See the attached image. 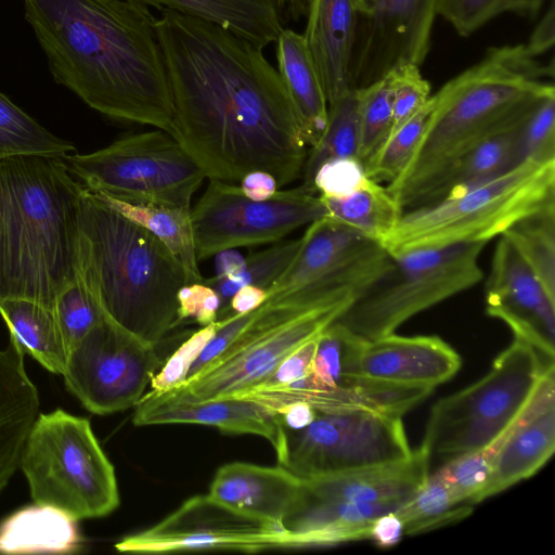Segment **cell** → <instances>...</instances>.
I'll list each match as a JSON object with an SVG mask.
<instances>
[{
  "label": "cell",
  "mask_w": 555,
  "mask_h": 555,
  "mask_svg": "<svg viewBox=\"0 0 555 555\" xmlns=\"http://www.w3.org/2000/svg\"><path fill=\"white\" fill-rule=\"evenodd\" d=\"M555 199V160H525L507 172L433 204L403 211L383 246L412 249L488 243Z\"/></svg>",
  "instance_id": "8992f818"
},
{
  "label": "cell",
  "mask_w": 555,
  "mask_h": 555,
  "mask_svg": "<svg viewBox=\"0 0 555 555\" xmlns=\"http://www.w3.org/2000/svg\"><path fill=\"white\" fill-rule=\"evenodd\" d=\"M555 42V15L554 4L551 2L544 15L539 20L532 30L528 42L525 46L526 51L533 57H537L550 51Z\"/></svg>",
  "instance_id": "816d5d0a"
},
{
  "label": "cell",
  "mask_w": 555,
  "mask_h": 555,
  "mask_svg": "<svg viewBox=\"0 0 555 555\" xmlns=\"http://www.w3.org/2000/svg\"><path fill=\"white\" fill-rule=\"evenodd\" d=\"M218 327L219 321L217 320L202 326L186 338L153 376L150 383L151 391L162 393L183 385L193 363L214 337Z\"/></svg>",
  "instance_id": "ee69618b"
},
{
  "label": "cell",
  "mask_w": 555,
  "mask_h": 555,
  "mask_svg": "<svg viewBox=\"0 0 555 555\" xmlns=\"http://www.w3.org/2000/svg\"><path fill=\"white\" fill-rule=\"evenodd\" d=\"M438 0H376L360 15L351 67L359 89L404 64L421 66L430 50Z\"/></svg>",
  "instance_id": "e0dca14e"
},
{
  "label": "cell",
  "mask_w": 555,
  "mask_h": 555,
  "mask_svg": "<svg viewBox=\"0 0 555 555\" xmlns=\"http://www.w3.org/2000/svg\"><path fill=\"white\" fill-rule=\"evenodd\" d=\"M360 143L358 157L364 164L376 153L392 130L391 79L387 74L359 88Z\"/></svg>",
  "instance_id": "f35d334b"
},
{
  "label": "cell",
  "mask_w": 555,
  "mask_h": 555,
  "mask_svg": "<svg viewBox=\"0 0 555 555\" xmlns=\"http://www.w3.org/2000/svg\"><path fill=\"white\" fill-rule=\"evenodd\" d=\"M53 79L114 119L171 132L173 103L149 7L128 0H23Z\"/></svg>",
  "instance_id": "7a4b0ae2"
},
{
  "label": "cell",
  "mask_w": 555,
  "mask_h": 555,
  "mask_svg": "<svg viewBox=\"0 0 555 555\" xmlns=\"http://www.w3.org/2000/svg\"><path fill=\"white\" fill-rule=\"evenodd\" d=\"M75 146L57 138L0 91V159L21 155L64 157Z\"/></svg>",
  "instance_id": "e575fe53"
},
{
  "label": "cell",
  "mask_w": 555,
  "mask_h": 555,
  "mask_svg": "<svg viewBox=\"0 0 555 555\" xmlns=\"http://www.w3.org/2000/svg\"><path fill=\"white\" fill-rule=\"evenodd\" d=\"M431 108L430 96L420 111L389 134L364 164L367 178L388 185L404 172L421 144Z\"/></svg>",
  "instance_id": "74e56055"
},
{
  "label": "cell",
  "mask_w": 555,
  "mask_h": 555,
  "mask_svg": "<svg viewBox=\"0 0 555 555\" xmlns=\"http://www.w3.org/2000/svg\"><path fill=\"white\" fill-rule=\"evenodd\" d=\"M310 0H275L281 17L299 21L306 17Z\"/></svg>",
  "instance_id": "6f0895ef"
},
{
  "label": "cell",
  "mask_w": 555,
  "mask_h": 555,
  "mask_svg": "<svg viewBox=\"0 0 555 555\" xmlns=\"http://www.w3.org/2000/svg\"><path fill=\"white\" fill-rule=\"evenodd\" d=\"M283 547L293 545L282 525L235 511L209 494L190 498L158 524L115 544L118 552L143 554Z\"/></svg>",
  "instance_id": "2e32d148"
},
{
  "label": "cell",
  "mask_w": 555,
  "mask_h": 555,
  "mask_svg": "<svg viewBox=\"0 0 555 555\" xmlns=\"http://www.w3.org/2000/svg\"><path fill=\"white\" fill-rule=\"evenodd\" d=\"M0 315L9 328L10 338L25 353L51 373L64 374L68 351L53 308L29 299L13 298L0 304Z\"/></svg>",
  "instance_id": "f546056e"
},
{
  "label": "cell",
  "mask_w": 555,
  "mask_h": 555,
  "mask_svg": "<svg viewBox=\"0 0 555 555\" xmlns=\"http://www.w3.org/2000/svg\"><path fill=\"white\" fill-rule=\"evenodd\" d=\"M553 366L514 337L483 377L434 404L421 447L430 459H452L489 446L516 420Z\"/></svg>",
  "instance_id": "30bf717a"
},
{
  "label": "cell",
  "mask_w": 555,
  "mask_h": 555,
  "mask_svg": "<svg viewBox=\"0 0 555 555\" xmlns=\"http://www.w3.org/2000/svg\"><path fill=\"white\" fill-rule=\"evenodd\" d=\"M74 177L90 192L128 203L191 209L206 175L167 131L122 137L88 154L64 157Z\"/></svg>",
  "instance_id": "8fae6325"
},
{
  "label": "cell",
  "mask_w": 555,
  "mask_h": 555,
  "mask_svg": "<svg viewBox=\"0 0 555 555\" xmlns=\"http://www.w3.org/2000/svg\"><path fill=\"white\" fill-rule=\"evenodd\" d=\"M359 91L352 89L328 105L325 128L319 140L309 147L300 186L313 192V176L327 160L343 157L359 159Z\"/></svg>",
  "instance_id": "d6a6232c"
},
{
  "label": "cell",
  "mask_w": 555,
  "mask_h": 555,
  "mask_svg": "<svg viewBox=\"0 0 555 555\" xmlns=\"http://www.w3.org/2000/svg\"><path fill=\"white\" fill-rule=\"evenodd\" d=\"M53 311L68 354L105 319L94 298L78 280L57 296Z\"/></svg>",
  "instance_id": "60d3db41"
},
{
  "label": "cell",
  "mask_w": 555,
  "mask_h": 555,
  "mask_svg": "<svg viewBox=\"0 0 555 555\" xmlns=\"http://www.w3.org/2000/svg\"><path fill=\"white\" fill-rule=\"evenodd\" d=\"M388 74L391 79L392 132L426 104L431 96V88L415 64L398 66Z\"/></svg>",
  "instance_id": "f6af8a7d"
},
{
  "label": "cell",
  "mask_w": 555,
  "mask_h": 555,
  "mask_svg": "<svg viewBox=\"0 0 555 555\" xmlns=\"http://www.w3.org/2000/svg\"><path fill=\"white\" fill-rule=\"evenodd\" d=\"M545 0H528L529 4V17L533 18L540 12L543 7Z\"/></svg>",
  "instance_id": "91938a15"
},
{
  "label": "cell",
  "mask_w": 555,
  "mask_h": 555,
  "mask_svg": "<svg viewBox=\"0 0 555 555\" xmlns=\"http://www.w3.org/2000/svg\"><path fill=\"white\" fill-rule=\"evenodd\" d=\"M101 197L156 236L182 264L188 283L203 281L195 250L191 209Z\"/></svg>",
  "instance_id": "1f68e13d"
},
{
  "label": "cell",
  "mask_w": 555,
  "mask_h": 555,
  "mask_svg": "<svg viewBox=\"0 0 555 555\" xmlns=\"http://www.w3.org/2000/svg\"><path fill=\"white\" fill-rule=\"evenodd\" d=\"M301 479L286 468L233 462L215 474L209 495L241 513L282 525Z\"/></svg>",
  "instance_id": "d4e9b609"
},
{
  "label": "cell",
  "mask_w": 555,
  "mask_h": 555,
  "mask_svg": "<svg viewBox=\"0 0 555 555\" xmlns=\"http://www.w3.org/2000/svg\"><path fill=\"white\" fill-rule=\"evenodd\" d=\"M469 504L456 501L449 487L434 473L395 513L404 525V534L413 535L466 517Z\"/></svg>",
  "instance_id": "d590c367"
},
{
  "label": "cell",
  "mask_w": 555,
  "mask_h": 555,
  "mask_svg": "<svg viewBox=\"0 0 555 555\" xmlns=\"http://www.w3.org/2000/svg\"><path fill=\"white\" fill-rule=\"evenodd\" d=\"M346 333L343 379L357 376L435 388L461 367L460 354L438 336L392 333L365 340Z\"/></svg>",
  "instance_id": "d6986e66"
},
{
  "label": "cell",
  "mask_w": 555,
  "mask_h": 555,
  "mask_svg": "<svg viewBox=\"0 0 555 555\" xmlns=\"http://www.w3.org/2000/svg\"><path fill=\"white\" fill-rule=\"evenodd\" d=\"M306 17L302 36L330 105L352 90L360 12L356 0H310Z\"/></svg>",
  "instance_id": "7402d4cb"
},
{
  "label": "cell",
  "mask_w": 555,
  "mask_h": 555,
  "mask_svg": "<svg viewBox=\"0 0 555 555\" xmlns=\"http://www.w3.org/2000/svg\"><path fill=\"white\" fill-rule=\"evenodd\" d=\"M486 244L417 248L391 256L390 267L334 323L365 340L395 333L414 315L478 284Z\"/></svg>",
  "instance_id": "9c48e42d"
},
{
  "label": "cell",
  "mask_w": 555,
  "mask_h": 555,
  "mask_svg": "<svg viewBox=\"0 0 555 555\" xmlns=\"http://www.w3.org/2000/svg\"><path fill=\"white\" fill-rule=\"evenodd\" d=\"M524 159L555 160V92L541 99L519 127Z\"/></svg>",
  "instance_id": "7bdbcfd3"
},
{
  "label": "cell",
  "mask_w": 555,
  "mask_h": 555,
  "mask_svg": "<svg viewBox=\"0 0 555 555\" xmlns=\"http://www.w3.org/2000/svg\"><path fill=\"white\" fill-rule=\"evenodd\" d=\"M320 197L326 216L382 244L403 214L387 186L370 178L345 196Z\"/></svg>",
  "instance_id": "4dcf8cb0"
},
{
  "label": "cell",
  "mask_w": 555,
  "mask_h": 555,
  "mask_svg": "<svg viewBox=\"0 0 555 555\" xmlns=\"http://www.w3.org/2000/svg\"><path fill=\"white\" fill-rule=\"evenodd\" d=\"M238 186L243 194L253 201L269 199L279 191L276 179L271 173L261 170L246 173Z\"/></svg>",
  "instance_id": "f5cc1de1"
},
{
  "label": "cell",
  "mask_w": 555,
  "mask_h": 555,
  "mask_svg": "<svg viewBox=\"0 0 555 555\" xmlns=\"http://www.w3.org/2000/svg\"><path fill=\"white\" fill-rule=\"evenodd\" d=\"M160 12L155 29L175 109L170 134L206 178L237 184L261 170L280 188L301 177L308 145L263 49L217 24Z\"/></svg>",
  "instance_id": "6da1fadb"
},
{
  "label": "cell",
  "mask_w": 555,
  "mask_h": 555,
  "mask_svg": "<svg viewBox=\"0 0 555 555\" xmlns=\"http://www.w3.org/2000/svg\"><path fill=\"white\" fill-rule=\"evenodd\" d=\"M486 312L503 321L514 337L554 363L555 298L506 238L496 244L486 288Z\"/></svg>",
  "instance_id": "ac0fdd59"
},
{
  "label": "cell",
  "mask_w": 555,
  "mask_h": 555,
  "mask_svg": "<svg viewBox=\"0 0 555 555\" xmlns=\"http://www.w3.org/2000/svg\"><path fill=\"white\" fill-rule=\"evenodd\" d=\"M403 535V521L395 512H388L374 519L369 539L379 547H392Z\"/></svg>",
  "instance_id": "f907efd6"
},
{
  "label": "cell",
  "mask_w": 555,
  "mask_h": 555,
  "mask_svg": "<svg viewBox=\"0 0 555 555\" xmlns=\"http://www.w3.org/2000/svg\"><path fill=\"white\" fill-rule=\"evenodd\" d=\"M501 236L555 298V199L517 221Z\"/></svg>",
  "instance_id": "836d02e7"
},
{
  "label": "cell",
  "mask_w": 555,
  "mask_h": 555,
  "mask_svg": "<svg viewBox=\"0 0 555 555\" xmlns=\"http://www.w3.org/2000/svg\"><path fill=\"white\" fill-rule=\"evenodd\" d=\"M163 363L155 347L104 319L69 352L62 376L88 411L105 415L135 406Z\"/></svg>",
  "instance_id": "5bb4252c"
},
{
  "label": "cell",
  "mask_w": 555,
  "mask_h": 555,
  "mask_svg": "<svg viewBox=\"0 0 555 555\" xmlns=\"http://www.w3.org/2000/svg\"><path fill=\"white\" fill-rule=\"evenodd\" d=\"M553 62L541 64L524 44L490 48L436 93L421 144L404 170L386 185L399 206L420 183L478 142L519 124L555 92Z\"/></svg>",
  "instance_id": "5b68a950"
},
{
  "label": "cell",
  "mask_w": 555,
  "mask_h": 555,
  "mask_svg": "<svg viewBox=\"0 0 555 555\" xmlns=\"http://www.w3.org/2000/svg\"><path fill=\"white\" fill-rule=\"evenodd\" d=\"M366 178L364 166L358 158H334L318 168L312 191L322 197H340L354 191Z\"/></svg>",
  "instance_id": "bcb514c9"
},
{
  "label": "cell",
  "mask_w": 555,
  "mask_h": 555,
  "mask_svg": "<svg viewBox=\"0 0 555 555\" xmlns=\"http://www.w3.org/2000/svg\"><path fill=\"white\" fill-rule=\"evenodd\" d=\"M375 3H376V0H356V4L358 7L360 15L369 14Z\"/></svg>",
  "instance_id": "680465c9"
},
{
  "label": "cell",
  "mask_w": 555,
  "mask_h": 555,
  "mask_svg": "<svg viewBox=\"0 0 555 555\" xmlns=\"http://www.w3.org/2000/svg\"><path fill=\"white\" fill-rule=\"evenodd\" d=\"M346 335L334 322L320 333L311 373L317 380L330 386L341 384Z\"/></svg>",
  "instance_id": "7dc6e473"
},
{
  "label": "cell",
  "mask_w": 555,
  "mask_h": 555,
  "mask_svg": "<svg viewBox=\"0 0 555 555\" xmlns=\"http://www.w3.org/2000/svg\"><path fill=\"white\" fill-rule=\"evenodd\" d=\"M133 423L137 426L197 424L224 433L256 435L266 438L276 455L285 439L284 426L275 411L238 396L176 402L149 391L135 405Z\"/></svg>",
  "instance_id": "44dd1931"
},
{
  "label": "cell",
  "mask_w": 555,
  "mask_h": 555,
  "mask_svg": "<svg viewBox=\"0 0 555 555\" xmlns=\"http://www.w3.org/2000/svg\"><path fill=\"white\" fill-rule=\"evenodd\" d=\"M75 520L49 505L18 509L0 525V553L69 554L78 551L80 538Z\"/></svg>",
  "instance_id": "f1b7e54d"
},
{
  "label": "cell",
  "mask_w": 555,
  "mask_h": 555,
  "mask_svg": "<svg viewBox=\"0 0 555 555\" xmlns=\"http://www.w3.org/2000/svg\"><path fill=\"white\" fill-rule=\"evenodd\" d=\"M20 468L36 504L61 509L75 521L106 516L119 505L114 466L88 418L61 409L38 414Z\"/></svg>",
  "instance_id": "ba28073f"
},
{
  "label": "cell",
  "mask_w": 555,
  "mask_h": 555,
  "mask_svg": "<svg viewBox=\"0 0 555 555\" xmlns=\"http://www.w3.org/2000/svg\"><path fill=\"white\" fill-rule=\"evenodd\" d=\"M197 17L263 49L275 42L282 17L275 0H128Z\"/></svg>",
  "instance_id": "83f0119b"
},
{
  "label": "cell",
  "mask_w": 555,
  "mask_h": 555,
  "mask_svg": "<svg viewBox=\"0 0 555 555\" xmlns=\"http://www.w3.org/2000/svg\"><path fill=\"white\" fill-rule=\"evenodd\" d=\"M522 120L489 135L425 179L401 202V209L433 204L496 178L525 162L519 138Z\"/></svg>",
  "instance_id": "603a6c76"
},
{
  "label": "cell",
  "mask_w": 555,
  "mask_h": 555,
  "mask_svg": "<svg viewBox=\"0 0 555 555\" xmlns=\"http://www.w3.org/2000/svg\"><path fill=\"white\" fill-rule=\"evenodd\" d=\"M284 427L293 430L301 429L308 426L315 417L318 412L304 402H294L284 405L276 411Z\"/></svg>",
  "instance_id": "11a10c76"
},
{
  "label": "cell",
  "mask_w": 555,
  "mask_h": 555,
  "mask_svg": "<svg viewBox=\"0 0 555 555\" xmlns=\"http://www.w3.org/2000/svg\"><path fill=\"white\" fill-rule=\"evenodd\" d=\"M499 452L495 442L473 452L450 459L435 474L449 487L461 504L479 503L488 487Z\"/></svg>",
  "instance_id": "ab89813d"
},
{
  "label": "cell",
  "mask_w": 555,
  "mask_h": 555,
  "mask_svg": "<svg viewBox=\"0 0 555 555\" xmlns=\"http://www.w3.org/2000/svg\"><path fill=\"white\" fill-rule=\"evenodd\" d=\"M430 457L420 446L404 462L356 473L301 479L302 493L324 501L380 503L397 509L429 475Z\"/></svg>",
  "instance_id": "cb8c5ba5"
},
{
  "label": "cell",
  "mask_w": 555,
  "mask_h": 555,
  "mask_svg": "<svg viewBox=\"0 0 555 555\" xmlns=\"http://www.w3.org/2000/svg\"><path fill=\"white\" fill-rule=\"evenodd\" d=\"M177 300L181 322L193 319L198 325L206 326L218 320L220 298L216 291L203 281L181 286Z\"/></svg>",
  "instance_id": "c3c4849f"
},
{
  "label": "cell",
  "mask_w": 555,
  "mask_h": 555,
  "mask_svg": "<svg viewBox=\"0 0 555 555\" xmlns=\"http://www.w3.org/2000/svg\"><path fill=\"white\" fill-rule=\"evenodd\" d=\"M555 449V370L547 369L532 396L509 425L492 476L479 502L534 475Z\"/></svg>",
  "instance_id": "ffe728a7"
},
{
  "label": "cell",
  "mask_w": 555,
  "mask_h": 555,
  "mask_svg": "<svg viewBox=\"0 0 555 555\" xmlns=\"http://www.w3.org/2000/svg\"><path fill=\"white\" fill-rule=\"evenodd\" d=\"M284 431L278 463L300 479L389 466L413 453L401 417L366 410L318 413L308 426Z\"/></svg>",
  "instance_id": "7c38bea8"
},
{
  "label": "cell",
  "mask_w": 555,
  "mask_h": 555,
  "mask_svg": "<svg viewBox=\"0 0 555 555\" xmlns=\"http://www.w3.org/2000/svg\"><path fill=\"white\" fill-rule=\"evenodd\" d=\"M349 304L331 301L310 287L271 295L250 312L240 336L218 358L183 385L154 393L169 401L194 402L246 392L322 333Z\"/></svg>",
  "instance_id": "52a82bcc"
},
{
  "label": "cell",
  "mask_w": 555,
  "mask_h": 555,
  "mask_svg": "<svg viewBox=\"0 0 555 555\" xmlns=\"http://www.w3.org/2000/svg\"><path fill=\"white\" fill-rule=\"evenodd\" d=\"M506 12L529 17L528 0H438V16L462 37L470 36Z\"/></svg>",
  "instance_id": "b9f144b4"
},
{
  "label": "cell",
  "mask_w": 555,
  "mask_h": 555,
  "mask_svg": "<svg viewBox=\"0 0 555 555\" xmlns=\"http://www.w3.org/2000/svg\"><path fill=\"white\" fill-rule=\"evenodd\" d=\"M267 289L246 285L240 288L230 299L227 310L218 318L224 319L232 314H242L250 312L261 306L268 298Z\"/></svg>",
  "instance_id": "db71d44e"
},
{
  "label": "cell",
  "mask_w": 555,
  "mask_h": 555,
  "mask_svg": "<svg viewBox=\"0 0 555 555\" xmlns=\"http://www.w3.org/2000/svg\"><path fill=\"white\" fill-rule=\"evenodd\" d=\"M83 189L63 157L0 159V304L22 298L53 308L78 280Z\"/></svg>",
  "instance_id": "3957f363"
},
{
  "label": "cell",
  "mask_w": 555,
  "mask_h": 555,
  "mask_svg": "<svg viewBox=\"0 0 555 555\" xmlns=\"http://www.w3.org/2000/svg\"><path fill=\"white\" fill-rule=\"evenodd\" d=\"M26 353L10 338L0 348V493L8 486L39 411V396L24 362Z\"/></svg>",
  "instance_id": "484cf974"
},
{
  "label": "cell",
  "mask_w": 555,
  "mask_h": 555,
  "mask_svg": "<svg viewBox=\"0 0 555 555\" xmlns=\"http://www.w3.org/2000/svg\"><path fill=\"white\" fill-rule=\"evenodd\" d=\"M215 279H224L237 274L245 266L244 257L235 248L222 249L215 255Z\"/></svg>",
  "instance_id": "9f6ffc18"
},
{
  "label": "cell",
  "mask_w": 555,
  "mask_h": 555,
  "mask_svg": "<svg viewBox=\"0 0 555 555\" xmlns=\"http://www.w3.org/2000/svg\"><path fill=\"white\" fill-rule=\"evenodd\" d=\"M391 260L378 241L324 216L308 224L294 260L268 293L271 296L311 286L336 300L352 301L390 267Z\"/></svg>",
  "instance_id": "9a60e30c"
},
{
  "label": "cell",
  "mask_w": 555,
  "mask_h": 555,
  "mask_svg": "<svg viewBox=\"0 0 555 555\" xmlns=\"http://www.w3.org/2000/svg\"><path fill=\"white\" fill-rule=\"evenodd\" d=\"M319 335L309 339L288 354L275 370L255 388L282 386L310 375L312 373Z\"/></svg>",
  "instance_id": "681fc988"
},
{
  "label": "cell",
  "mask_w": 555,
  "mask_h": 555,
  "mask_svg": "<svg viewBox=\"0 0 555 555\" xmlns=\"http://www.w3.org/2000/svg\"><path fill=\"white\" fill-rule=\"evenodd\" d=\"M326 216L319 194L300 185L253 201L240 186L216 179L191 209L198 261L227 248L275 243L294 230Z\"/></svg>",
  "instance_id": "4fadbf2b"
},
{
  "label": "cell",
  "mask_w": 555,
  "mask_h": 555,
  "mask_svg": "<svg viewBox=\"0 0 555 555\" xmlns=\"http://www.w3.org/2000/svg\"><path fill=\"white\" fill-rule=\"evenodd\" d=\"M77 272L105 319L145 345L156 348L181 323L182 264L150 231L86 188Z\"/></svg>",
  "instance_id": "277c9868"
},
{
  "label": "cell",
  "mask_w": 555,
  "mask_h": 555,
  "mask_svg": "<svg viewBox=\"0 0 555 555\" xmlns=\"http://www.w3.org/2000/svg\"><path fill=\"white\" fill-rule=\"evenodd\" d=\"M301 237L279 242L273 246L246 257L244 268L235 275L224 279H203L220 298L218 318L227 310L232 296L246 285L269 289L294 260Z\"/></svg>",
  "instance_id": "8d00e7d4"
},
{
  "label": "cell",
  "mask_w": 555,
  "mask_h": 555,
  "mask_svg": "<svg viewBox=\"0 0 555 555\" xmlns=\"http://www.w3.org/2000/svg\"><path fill=\"white\" fill-rule=\"evenodd\" d=\"M275 42L278 73L291 99L304 140L311 147L321 137L328 113L321 78L302 35L282 28Z\"/></svg>",
  "instance_id": "4316f807"
}]
</instances>
